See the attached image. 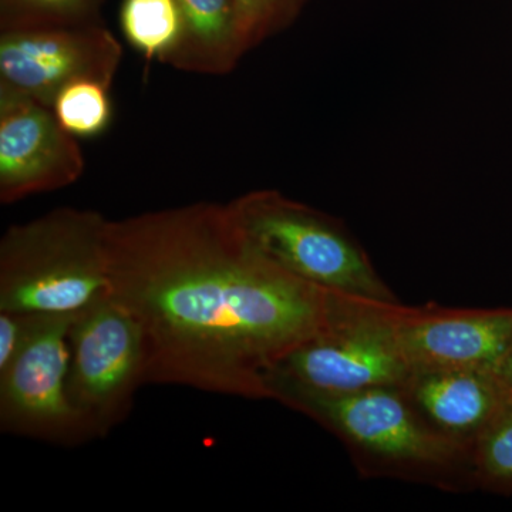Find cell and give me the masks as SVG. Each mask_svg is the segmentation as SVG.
Here are the masks:
<instances>
[{
  "label": "cell",
  "mask_w": 512,
  "mask_h": 512,
  "mask_svg": "<svg viewBox=\"0 0 512 512\" xmlns=\"http://www.w3.org/2000/svg\"><path fill=\"white\" fill-rule=\"evenodd\" d=\"M104 0H0V32L99 25Z\"/></svg>",
  "instance_id": "cell-14"
},
{
  "label": "cell",
  "mask_w": 512,
  "mask_h": 512,
  "mask_svg": "<svg viewBox=\"0 0 512 512\" xmlns=\"http://www.w3.org/2000/svg\"><path fill=\"white\" fill-rule=\"evenodd\" d=\"M40 315L0 311V370L6 369L23 348Z\"/></svg>",
  "instance_id": "cell-18"
},
{
  "label": "cell",
  "mask_w": 512,
  "mask_h": 512,
  "mask_svg": "<svg viewBox=\"0 0 512 512\" xmlns=\"http://www.w3.org/2000/svg\"><path fill=\"white\" fill-rule=\"evenodd\" d=\"M400 305L336 293L326 328L276 363L265 382L325 393L402 387L413 369L397 330Z\"/></svg>",
  "instance_id": "cell-5"
},
{
  "label": "cell",
  "mask_w": 512,
  "mask_h": 512,
  "mask_svg": "<svg viewBox=\"0 0 512 512\" xmlns=\"http://www.w3.org/2000/svg\"><path fill=\"white\" fill-rule=\"evenodd\" d=\"M227 205L248 241L296 278L332 292L400 302L336 218L275 190L248 192Z\"/></svg>",
  "instance_id": "cell-4"
},
{
  "label": "cell",
  "mask_w": 512,
  "mask_h": 512,
  "mask_svg": "<svg viewBox=\"0 0 512 512\" xmlns=\"http://www.w3.org/2000/svg\"><path fill=\"white\" fill-rule=\"evenodd\" d=\"M100 212L60 207L0 239V311L73 315L111 292Z\"/></svg>",
  "instance_id": "cell-3"
},
{
  "label": "cell",
  "mask_w": 512,
  "mask_h": 512,
  "mask_svg": "<svg viewBox=\"0 0 512 512\" xmlns=\"http://www.w3.org/2000/svg\"><path fill=\"white\" fill-rule=\"evenodd\" d=\"M111 293L143 330L146 382L269 399L266 375L328 325L336 293L289 274L228 205L109 221Z\"/></svg>",
  "instance_id": "cell-1"
},
{
  "label": "cell",
  "mask_w": 512,
  "mask_h": 512,
  "mask_svg": "<svg viewBox=\"0 0 512 512\" xmlns=\"http://www.w3.org/2000/svg\"><path fill=\"white\" fill-rule=\"evenodd\" d=\"M471 467L474 488L512 494V412L507 406L474 440Z\"/></svg>",
  "instance_id": "cell-16"
},
{
  "label": "cell",
  "mask_w": 512,
  "mask_h": 512,
  "mask_svg": "<svg viewBox=\"0 0 512 512\" xmlns=\"http://www.w3.org/2000/svg\"><path fill=\"white\" fill-rule=\"evenodd\" d=\"M397 330L413 370L493 372L512 346V308L399 306Z\"/></svg>",
  "instance_id": "cell-10"
},
{
  "label": "cell",
  "mask_w": 512,
  "mask_h": 512,
  "mask_svg": "<svg viewBox=\"0 0 512 512\" xmlns=\"http://www.w3.org/2000/svg\"><path fill=\"white\" fill-rule=\"evenodd\" d=\"M184 37L170 66L181 72L224 76L245 56L232 0H177Z\"/></svg>",
  "instance_id": "cell-12"
},
{
  "label": "cell",
  "mask_w": 512,
  "mask_h": 512,
  "mask_svg": "<svg viewBox=\"0 0 512 512\" xmlns=\"http://www.w3.org/2000/svg\"><path fill=\"white\" fill-rule=\"evenodd\" d=\"M505 403H507L508 409L512 412V392H508L507 390V396H505Z\"/></svg>",
  "instance_id": "cell-20"
},
{
  "label": "cell",
  "mask_w": 512,
  "mask_h": 512,
  "mask_svg": "<svg viewBox=\"0 0 512 512\" xmlns=\"http://www.w3.org/2000/svg\"><path fill=\"white\" fill-rule=\"evenodd\" d=\"M73 315H40L23 348L0 370V430L74 447L93 440L69 396Z\"/></svg>",
  "instance_id": "cell-7"
},
{
  "label": "cell",
  "mask_w": 512,
  "mask_h": 512,
  "mask_svg": "<svg viewBox=\"0 0 512 512\" xmlns=\"http://www.w3.org/2000/svg\"><path fill=\"white\" fill-rule=\"evenodd\" d=\"M121 32L146 62L170 66L184 37V18L177 0H123Z\"/></svg>",
  "instance_id": "cell-13"
},
{
  "label": "cell",
  "mask_w": 512,
  "mask_h": 512,
  "mask_svg": "<svg viewBox=\"0 0 512 512\" xmlns=\"http://www.w3.org/2000/svg\"><path fill=\"white\" fill-rule=\"evenodd\" d=\"M491 373L505 390L512 392V346Z\"/></svg>",
  "instance_id": "cell-19"
},
{
  "label": "cell",
  "mask_w": 512,
  "mask_h": 512,
  "mask_svg": "<svg viewBox=\"0 0 512 512\" xmlns=\"http://www.w3.org/2000/svg\"><path fill=\"white\" fill-rule=\"evenodd\" d=\"M402 389L437 430L471 446L507 406V390L481 370H413Z\"/></svg>",
  "instance_id": "cell-11"
},
{
  "label": "cell",
  "mask_w": 512,
  "mask_h": 512,
  "mask_svg": "<svg viewBox=\"0 0 512 512\" xmlns=\"http://www.w3.org/2000/svg\"><path fill=\"white\" fill-rule=\"evenodd\" d=\"M269 399L335 434L363 477H387L448 491L474 487L471 444L437 430L402 387L325 393L268 380Z\"/></svg>",
  "instance_id": "cell-2"
},
{
  "label": "cell",
  "mask_w": 512,
  "mask_h": 512,
  "mask_svg": "<svg viewBox=\"0 0 512 512\" xmlns=\"http://www.w3.org/2000/svg\"><path fill=\"white\" fill-rule=\"evenodd\" d=\"M52 110L73 137H99L113 120L110 87L96 80H79L57 94Z\"/></svg>",
  "instance_id": "cell-15"
},
{
  "label": "cell",
  "mask_w": 512,
  "mask_h": 512,
  "mask_svg": "<svg viewBox=\"0 0 512 512\" xmlns=\"http://www.w3.org/2000/svg\"><path fill=\"white\" fill-rule=\"evenodd\" d=\"M309 0H232L245 55L289 28Z\"/></svg>",
  "instance_id": "cell-17"
},
{
  "label": "cell",
  "mask_w": 512,
  "mask_h": 512,
  "mask_svg": "<svg viewBox=\"0 0 512 512\" xmlns=\"http://www.w3.org/2000/svg\"><path fill=\"white\" fill-rule=\"evenodd\" d=\"M86 160L50 107L0 86V202L62 190L79 181Z\"/></svg>",
  "instance_id": "cell-9"
},
{
  "label": "cell",
  "mask_w": 512,
  "mask_h": 512,
  "mask_svg": "<svg viewBox=\"0 0 512 512\" xmlns=\"http://www.w3.org/2000/svg\"><path fill=\"white\" fill-rule=\"evenodd\" d=\"M123 47L99 25L0 32V86L52 109L57 94L79 80L111 87Z\"/></svg>",
  "instance_id": "cell-8"
},
{
  "label": "cell",
  "mask_w": 512,
  "mask_h": 512,
  "mask_svg": "<svg viewBox=\"0 0 512 512\" xmlns=\"http://www.w3.org/2000/svg\"><path fill=\"white\" fill-rule=\"evenodd\" d=\"M69 342L70 400L92 439H103L130 416L147 384L143 330L110 292L76 313Z\"/></svg>",
  "instance_id": "cell-6"
}]
</instances>
